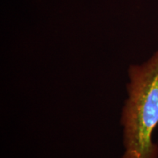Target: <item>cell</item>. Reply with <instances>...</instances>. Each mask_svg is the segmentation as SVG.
Segmentation results:
<instances>
[{"label": "cell", "instance_id": "cell-1", "mask_svg": "<svg viewBox=\"0 0 158 158\" xmlns=\"http://www.w3.org/2000/svg\"><path fill=\"white\" fill-rule=\"evenodd\" d=\"M128 72V98L121 117L122 158H158V146L152 139L158 124V51L142 65H131Z\"/></svg>", "mask_w": 158, "mask_h": 158}]
</instances>
